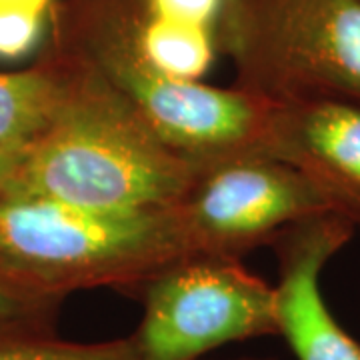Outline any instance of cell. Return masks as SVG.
Here are the masks:
<instances>
[{
	"label": "cell",
	"instance_id": "obj_1",
	"mask_svg": "<svg viewBox=\"0 0 360 360\" xmlns=\"http://www.w3.org/2000/svg\"><path fill=\"white\" fill-rule=\"evenodd\" d=\"M49 44L68 63V92L54 122L28 146L4 196L103 210L174 205L198 170L172 153L77 54Z\"/></svg>",
	"mask_w": 360,
	"mask_h": 360
},
{
	"label": "cell",
	"instance_id": "obj_2",
	"mask_svg": "<svg viewBox=\"0 0 360 360\" xmlns=\"http://www.w3.org/2000/svg\"><path fill=\"white\" fill-rule=\"evenodd\" d=\"M134 6L136 0H65L52 11L51 40L77 54L196 170L266 155L272 103L234 84L222 89L156 72L134 42Z\"/></svg>",
	"mask_w": 360,
	"mask_h": 360
},
{
	"label": "cell",
	"instance_id": "obj_3",
	"mask_svg": "<svg viewBox=\"0 0 360 360\" xmlns=\"http://www.w3.org/2000/svg\"><path fill=\"white\" fill-rule=\"evenodd\" d=\"M191 255L174 206L103 210L34 196L0 198V288L65 300L78 290L132 295Z\"/></svg>",
	"mask_w": 360,
	"mask_h": 360
},
{
	"label": "cell",
	"instance_id": "obj_4",
	"mask_svg": "<svg viewBox=\"0 0 360 360\" xmlns=\"http://www.w3.org/2000/svg\"><path fill=\"white\" fill-rule=\"evenodd\" d=\"M217 40L269 103L360 101V0H229Z\"/></svg>",
	"mask_w": 360,
	"mask_h": 360
},
{
	"label": "cell",
	"instance_id": "obj_5",
	"mask_svg": "<svg viewBox=\"0 0 360 360\" xmlns=\"http://www.w3.org/2000/svg\"><path fill=\"white\" fill-rule=\"evenodd\" d=\"M142 319L130 335L136 360H202L212 350L278 336L276 290L243 258L191 252L136 286Z\"/></svg>",
	"mask_w": 360,
	"mask_h": 360
},
{
	"label": "cell",
	"instance_id": "obj_6",
	"mask_svg": "<svg viewBox=\"0 0 360 360\" xmlns=\"http://www.w3.org/2000/svg\"><path fill=\"white\" fill-rule=\"evenodd\" d=\"M191 252L243 258L290 224L336 212L300 170L266 155H246L202 168L174 202Z\"/></svg>",
	"mask_w": 360,
	"mask_h": 360
},
{
	"label": "cell",
	"instance_id": "obj_7",
	"mask_svg": "<svg viewBox=\"0 0 360 360\" xmlns=\"http://www.w3.org/2000/svg\"><path fill=\"white\" fill-rule=\"evenodd\" d=\"M354 232L345 214L321 212L290 224L270 245L278 272V336L296 360H360V342L336 321L321 288L322 270Z\"/></svg>",
	"mask_w": 360,
	"mask_h": 360
},
{
	"label": "cell",
	"instance_id": "obj_8",
	"mask_svg": "<svg viewBox=\"0 0 360 360\" xmlns=\"http://www.w3.org/2000/svg\"><path fill=\"white\" fill-rule=\"evenodd\" d=\"M266 155L300 170L360 229V101L272 103Z\"/></svg>",
	"mask_w": 360,
	"mask_h": 360
},
{
	"label": "cell",
	"instance_id": "obj_9",
	"mask_svg": "<svg viewBox=\"0 0 360 360\" xmlns=\"http://www.w3.org/2000/svg\"><path fill=\"white\" fill-rule=\"evenodd\" d=\"M70 68L52 44L39 63L20 72H0V144L30 146L60 112Z\"/></svg>",
	"mask_w": 360,
	"mask_h": 360
},
{
	"label": "cell",
	"instance_id": "obj_10",
	"mask_svg": "<svg viewBox=\"0 0 360 360\" xmlns=\"http://www.w3.org/2000/svg\"><path fill=\"white\" fill-rule=\"evenodd\" d=\"M132 30L142 58L156 72L179 80H200L219 49L214 30L150 16L142 11L141 0L134 6Z\"/></svg>",
	"mask_w": 360,
	"mask_h": 360
},
{
	"label": "cell",
	"instance_id": "obj_11",
	"mask_svg": "<svg viewBox=\"0 0 360 360\" xmlns=\"http://www.w3.org/2000/svg\"><path fill=\"white\" fill-rule=\"evenodd\" d=\"M0 360H136L129 336L75 342L56 328H0Z\"/></svg>",
	"mask_w": 360,
	"mask_h": 360
},
{
	"label": "cell",
	"instance_id": "obj_12",
	"mask_svg": "<svg viewBox=\"0 0 360 360\" xmlns=\"http://www.w3.org/2000/svg\"><path fill=\"white\" fill-rule=\"evenodd\" d=\"M56 0H0V56H22L39 42Z\"/></svg>",
	"mask_w": 360,
	"mask_h": 360
},
{
	"label": "cell",
	"instance_id": "obj_13",
	"mask_svg": "<svg viewBox=\"0 0 360 360\" xmlns=\"http://www.w3.org/2000/svg\"><path fill=\"white\" fill-rule=\"evenodd\" d=\"M60 300L30 298L0 288V328H56Z\"/></svg>",
	"mask_w": 360,
	"mask_h": 360
},
{
	"label": "cell",
	"instance_id": "obj_14",
	"mask_svg": "<svg viewBox=\"0 0 360 360\" xmlns=\"http://www.w3.org/2000/svg\"><path fill=\"white\" fill-rule=\"evenodd\" d=\"M229 0H141L142 11L150 16L179 20L219 32Z\"/></svg>",
	"mask_w": 360,
	"mask_h": 360
},
{
	"label": "cell",
	"instance_id": "obj_15",
	"mask_svg": "<svg viewBox=\"0 0 360 360\" xmlns=\"http://www.w3.org/2000/svg\"><path fill=\"white\" fill-rule=\"evenodd\" d=\"M28 146L20 144H0V198L4 196L14 172L18 170Z\"/></svg>",
	"mask_w": 360,
	"mask_h": 360
},
{
	"label": "cell",
	"instance_id": "obj_16",
	"mask_svg": "<svg viewBox=\"0 0 360 360\" xmlns=\"http://www.w3.org/2000/svg\"><path fill=\"white\" fill-rule=\"evenodd\" d=\"M208 360V359H202ZM217 360H276V359H260V356H236V359H217Z\"/></svg>",
	"mask_w": 360,
	"mask_h": 360
},
{
	"label": "cell",
	"instance_id": "obj_17",
	"mask_svg": "<svg viewBox=\"0 0 360 360\" xmlns=\"http://www.w3.org/2000/svg\"><path fill=\"white\" fill-rule=\"evenodd\" d=\"M359 231H360V229H359Z\"/></svg>",
	"mask_w": 360,
	"mask_h": 360
}]
</instances>
